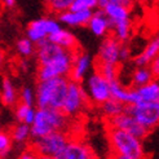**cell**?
Here are the masks:
<instances>
[{
  "label": "cell",
  "mask_w": 159,
  "mask_h": 159,
  "mask_svg": "<svg viewBox=\"0 0 159 159\" xmlns=\"http://www.w3.org/2000/svg\"><path fill=\"white\" fill-rule=\"evenodd\" d=\"M69 87V78H56L39 82L35 91V104L38 109L62 110Z\"/></svg>",
  "instance_id": "6da1fadb"
},
{
  "label": "cell",
  "mask_w": 159,
  "mask_h": 159,
  "mask_svg": "<svg viewBox=\"0 0 159 159\" xmlns=\"http://www.w3.org/2000/svg\"><path fill=\"white\" fill-rule=\"evenodd\" d=\"M67 125V116L61 110L36 109L35 119L30 125L31 137L40 139L53 132H63Z\"/></svg>",
  "instance_id": "7a4b0ae2"
},
{
  "label": "cell",
  "mask_w": 159,
  "mask_h": 159,
  "mask_svg": "<svg viewBox=\"0 0 159 159\" xmlns=\"http://www.w3.org/2000/svg\"><path fill=\"white\" fill-rule=\"evenodd\" d=\"M107 139L113 153L132 159H145V149L141 140L124 131L107 127Z\"/></svg>",
  "instance_id": "3957f363"
},
{
  "label": "cell",
  "mask_w": 159,
  "mask_h": 159,
  "mask_svg": "<svg viewBox=\"0 0 159 159\" xmlns=\"http://www.w3.org/2000/svg\"><path fill=\"white\" fill-rule=\"evenodd\" d=\"M69 140L70 139L65 132H53L44 137L33 140L31 149H34L40 157L58 158L65 150Z\"/></svg>",
  "instance_id": "277c9868"
},
{
  "label": "cell",
  "mask_w": 159,
  "mask_h": 159,
  "mask_svg": "<svg viewBox=\"0 0 159 159\" xmlns=\"http://www.w3.org/2000/svg\"><path fill=\"white\" fill-rule=\"evenodd\" d=\"M124 113H128L150 132L159 124V102H140L127 105Z\"/></svg>",
  "instance_id": "5b68a950"
},
{
  "label": "cell",
  "mask_w": 159,
  "mask_h": 159,
  "mask_svg": "<svg viewBox=\"0 0 159 159\" xmlns=\"http://www.w3.org/2000/svg\"><path fill=\"white\" fill-rule=\"evenodd\" d=\"M88 102H89L88 96H87V92L84 89V87L82 85V83L69 80L66 98H65V102H63V106L61 110L62 113L67 118L75 116L85 109Z\"/></svg>",
  "instance_id": "8992f818"
},
{
  "label": "cell",
  "mask_w": 159,
  "mask_h": 159,
  "mask_svg": "<svg viewBox=\"0 0 159 159\" xmlns=\"http://www.w3.org/2000/svg\"><path fill=\"white\" fill-rule=\"evenodd\" d=\"M61 30L60 23L53 18H39L29 23L27 26V39L34 44H39L47 40L51 35Z\"/></svg>",
  "instance_id": "52a82bcc"
},
{
  "label": "cell",
  "mask_w": 159,
  "mask_h": 159,
  "mask_svg": "<svg viewBox=\"0 0 159 159\" xmlns=\"http://www.w3.org/2000/svg\"><path fill=\"white\" fill-rule=\"evenodd\" d=\"M85 92L87 96H88V100L97 105H102L104 102L111 98L110 83L101 74H98L97 71L92 73L91 76L88 78Z\"/></svg>",
  "instance_id": "ba28073f"
},
{
  "label": "cell",
  "mask_w": 159,
  "mask_h": 159,
  "mask_svg": "<svg viewBox=\"0 0 159 159\" xmlns=\"http://www.w3.org/2000/svg\"><path fill=\"white\" fill-rule=\"evenodd\" d=\"M129 2H122V0H100L98 2V9L105 13L111 26L129 20Z\"/></svg>",
  "instance_id": "9c48e42d"
},
{
  "label": "cell",
  "mask_w": 159,
  "mask_h": 159,
  "mask_svg": "<svg viewBox=\"0 0 159 159\" xmlns=\"http://www.w3.org/2000/svg\"><path fill=\"white\" fill-rule=\"evenodd\" d=\"M107 123H109V127H111V128L124 131L139 140L145 139L149 134V131L145 127H142L136 119L132 115H129L128 113H122L120 115H118L115 118L107 119Z\"/></svg>",
  "instance_id": "30bf717a"
},
{
  "label": "cell",
  "mask_w": 159,
  "mask_h": 159,
  "mask_svg": "<svg viewBox=\"0 0 159 159\" xmlns=\"http://www.w3.org/2000/svg\"><path fill=\"white\" fill-rule=\"evenodd\" d=\"M120 47H122V43L119 40H116L113 35L106 36L104 39V42H102L101 45H100L98 56H97L96 62L110 63V65H118Z\"/></svg>",
  "instance_id": "8fae6325"
},
{
  "label": "cell",
  "mask_w": 159,
  "mask_h": 159,
  "mask_svg": "<svg viewBox=\"0 0 159 159\" xmlns=\"http://www.w3.org/2000/svg\"><path fill=\"white\" fill-rule=\"evenodd\" d=\"M66 52V49L61 48L57 44L52 43L51 40H43L39 44H36V58L39 62V66H45L48 63L58 60L61 56H63Z\"/></svg>",
  "instance_id": "7c38bea8"
},
{
  "label": "cell",
  "mask_w": 159,
  "mask_h": 159,
  "mask_svg": "<svg viewBox=\"0 0 159 159\" xmlns=\"http://www.w3.org/2000/svg\"><path fill=\"white\" fill-rule=\"evenodd\" d=\"M57 159H97L93 150L80 140H69L65 150Z\"/></svg>",
  "instance_id": "4fadbf2b"
},
{
  "label": "cell",
  "mask_w": 159,
  "mask_h": 159,
  "mask_svg": "<svg viewBox=\"0 0 159 159\" xmlns=\"http://www.w3.org/2000/svg\"><path fill=\"white\" fill-rule=\"evenodd\" d=\"M91 65H92L91 56L79 49L74 56V62H73V67H71V73L69 75V80L80 83L84 79L87 71L89 70Z\"/></svg>",
  "instance_id": "5bb4252c"
},
{
  "label": "cell",
  "mask_w": 159,
  "mask_h": 159,
  "mask_svg": "<svg viewBox=\"0 0 159 159\" xmlns=\"http://www.w3.org/2000/svg\"><path fill=\"white\" fill-rule=\"evenodd\" d=\"M88 26L96 36H106L109 31H111V23L101 9L93 11V14L88 22Z\"/></svg>",
  "instance_id": "9a60e30c"
},
{
  "label": "cell",
  "mask_w": 159,
  "mask_h": 159,
  "mask_svg": "<svg viewBox=\"0 0 159 159\" xmlns=\"http://www.w3.org/2000/svg\"><path fill=\"white\" fill-rule=\"evenodd\" d=\"M48 40H51L52 43L57 44L61 48L66 49L69 52H78L79 49V44H78V40L73 33H70L69 30H65V29H61L60 31H57L56 34L51 35L48 38Z\"/></svg>",
  "instance_id": "2e32d148"
},
{
  "label": "cell",
  "mask_w": 159,
  "mask_h": 159,
  "mask_svg": "<svg viewBox=\"0 0 159 159\" xmlns=\"http://www.w3.org/2000/svg\"><path fill=\"white\" fill-rule=\"evenodd\" d=\"M92 14L93 11H84V12L67 11L58 14V21L69 26H83V25H88Z\"/></svg>",
  "instance_id": "e0dca14e"
},
{
  "label": "cell",
  "mask_w": 159,
  "mask_h": 159,
  "mask_svg": "<svg viewBox=\"0 0 159 159\" xmlns=\"http://www.w3.org/2000/svg\"><path fill=\"white\" fill-rule=\"evenodd\" d=\"M2 92H0V100L5 106L9 107H16L17 104L20 102L18 93L16 91V87L13 85L12 80H9L8 78H3L2 80Z\"/></svg>",
  "instance_id": "ac0fdd59"
},
{
  "label": "cell",
  "mask_w": 159,
  "mask_h": 159,
  "mask_svg": "<svg viewBox=\"0 0 159 159\" xmlns=\"http://www.w3.org/2000/svg\"><path fill=\"white\" fill-rule=\"evenodd\" d=\"M158 54H159V36L154 38L153 40L145 47V49L134 58V63H136L139 67H146Z\"/></svg>",
  "instance_id": "d6986e66"
},
{
  "label": "cell",
  "mask_w": 159,
  "mask_h": 159,
  "mask_svg": "<svg viewBox=\"0 0 159 159\" xmlns=\"http://www.w3.org/2000/svg\"><path fill=\"white\" fill-rule=\"evenodd\" d=\"M136 89V88H134ZM140 102H159V83L150 82L146 85H142L136 89Z\"/></svg>",
  "instance_id": "ffe728a7"
},
{
  "label": "cell",
  "mask_w": 159,
  "mask_h": 159,
  "mask_svg": "<svg viewBox=\"0 0 159 159\" xmlns=\"http://www.w3.org/2000/svg\"><path fill=\"white\" fill-rule=\"evenodd\" d=\"M14 113H16V118H17L18 123H23V124H27L31 125L35 119V113H36V109H34L33 106H27V105H23V104H17L14 109Z\"/></svg>",
  "instance_id": "44dd1931"
},
{
  "label": "cell",
  "mask_w": 159,
  "mask_h": 159,
  "mask_svg": "<svg viewBox=\"0 0 159 159\" xmlns=\"http://www.w3.org/2000/svg\"><path fill=\"white\" fill-rule=\"evenodd\" d=\"M11 136H12V141L16 142V144H23L31 137L30 125L23 123L16 124L11 129Z\"/></svg>",
  "instance_id": "7402d4cb"
},
{
  "label": "cell",
  "mask_w": 159,
  "mask_h": 159,
  "mask_svg": "<svg viewBox=\"0 0 159 159\" xmlns=\"http://www.w3.org/2000/svg\"><path fill=\"white\" fill-rule=\"evenodd\" d=\"M124 109H125V106L123 104H120V102H118L116 100H114V98H110L101 105L102 113L105 114V116L107 119H111V118H115L118 115H120L122 113H124Z\"/></svg>",
  "instance_id": "603a6c76"
},
{
  "label": "cell",
  "mask_w": 159,
  "mask_h": 159,
  "mask_svg": "<svg viewBox=\"0 0 159 159\" xmlns=\"http://www.w3.org/2000/svg\"><path fill=\"white\" fill-rule=\"evenodd\" d=\"M153 82V75L150 73L149 67H137L132 74V84L136 87V89L148 83Z\"/></svg>",
  "instance_id": "cb8c5ba5"
},
{
  "label": "cell",
  "mask_w": 159,
  "mask_h": 159,
  "mask_svg": "<svg viewBox=\"0 0 159 159\" xmlns=\"http://www.w3.org/2000/svg\"><path fill=\"white\" fill-rule=\"evenodd\" d=\"M111 31H113V36L119 42H125L131 35V21H123L115 23L111 26Z\"/></svg>",
  "instance_id": "d4e9b609"
},
{
  "label": "cell",
  "mask_w": 159,
  "mask_h": 159,
  "mask_svg": "<svg viewBox=\"0 0 159 159\" xmlns=\"http://www.w3.org/2000/svg\"><path fill=\"white\" fill-rule=\"evenodd\" d=\"M96 71L104 76L109 83L114 82V80H118V65H110V63L96 62Z\"/></svg>",
  "instance_id": "484cf974"
},
{
  "label": "cell",
  "mask_w": 159,
  "mask_h": 159,
  "mask_svg": "<svg viewBox=\"0 0 159 159\" xmlns=\"http://www.w3.org/2000/svg\"><path fill=\"white\" fill-rule=\"evenodd\" d=\"M12 136L11 131L0 129V159H5L12 150Z\"/></svg>",
  "instance_id": "4316f807"
},
{
  "label": "cell",
  "mask_w": 159,
  "mask_h": 159,
  "mask_svg": "<svg viewBox=\"0 0 159 159\" xmlns=\"http://www.w3.org/2000/svg\"><path fill=\"white\" fill-rule=\"evenodd\" d=\"M98 8V0H73L70 11L71 12H84L93 11Z\"/></svg>",
  "instance_id": "83f0119b"
},
{
  "label": "cell",
  "mask_w": 159,
  "mask_h": 159,
  "mask_svg": "<svg viewBox=\"0 0 159 159\" xmlns=\"http://www.w3.org/2000/svg\"><path fill=\"white\" fill-rule=\"evenodd\" d=\"M71 2H73V0H51V2L47 3V7H48L49 11L60 14V13L70 11Z\"/></svg>",
  "instance_id": "f1b7e54d"
},
{
  "label": "cell",
  "mask_w": 159,
  "mask_h": 159,
  "mask_svg": "<svg viewBox=\"0 0 159 159\" xmlns=\"http://www.w3.org/2000/svg\"><path fill=\"white\" fill-rule=\"evenodd\" d=\"M17 51L23 57H29V56H31L33 52L35 51L34 43L30 42L27 38H22L17 42Z\"/></svg>",
  "instance_id": "f546056e"
},
{
  "label": "cell",
  "mask_w": 159,
  "mask_h": 159,
  "mask_svg": "<svg viewBox=\"0 0 159 159\" xmlns=\"http://www.w3.org/2000/svg\"><path fill=\"white\" fill-rule=\"evenodd\" d=\"M18 97H20V104L27 105V106H33L35 104V93L31 88H29V87H25V88L21 91Z\"/></svg>",
  "instance_id": "4dcf8cb0"
},
{
  "label": "cell",
  "mask_w": 159,
  "mask_h": 159,
  "mask_svg": "<svg viewBox=\"0 0 159 159\" xmlns=\"http://www.w3.org/2000/svg\"><path fill=\"white\" fill-rule=\"evenodd\" d=\"M149 65H150L149 70H150V73H152V75L155 78H159V54L149 63Z\"/></svg>",
  "instance_id": "1f68e13d"
},
{
  "label": "cell",
  "mask_w": 159,
  "mask_h": 159,
  "mask_svg": "<svg viewBox=\"0 0 159 159\" xmlns=\"http://www.w3.org/2000/svg\"><path fill=\"white\" fill-rule=\"evenodd\" d=\"M18 159H40V155H39L34 149L29 148V149H26L25 152L20 155Z\"/></svg>",
  "instance_id": "d6a6232c"
},
{
  "label": "cell",
  "mask_w": 159,
  "mask_h": 159,
  "mask_svg": "<svg viewBox=\"0 0 159 159\" xmlns=\"http://www.w3.org/2000/svg\"><path fill=\"white\" fill-rule=\"evenodd\" d=\"M129 56H131V49H129L127 45H123V44H122L120 52H119V61H125V60H128Z\"/></svg>",
  "instance_id": "836d02e7"
},
{
  "label": "cell",
  "mask_w": 159,
  "mask_h": 159,
  "mask_svg": "<svg viewBox=\"0 0 159 159\" xmlns=\"http://www.w3.org/2000/svg\"><path fill=\"white\" fill-rule=\"evenodd\" d=\"M110 159H132V158L125 157V155H120V154H116V153H111Z\"/></svg>",
  "instance_id": "e575fe53"
},
{
  "label": "cell",
  "mask_w": 159,
  "mask_h": 159,
  "mask_svg": "<svg viewBox=\"0 0 159 159\" xmlns=\"http://www.w3.org/2000/svg\"><path fill=\"white\" fill-rule=\"evenodd\" d=\"M3 4H4V7H7V8H13V7L16 5V2H14V0H5Z\"/></svg>",
  "instance_id": "d590c367"
},
{
  "label": "cell",
  "mask_w": 159,
  "mask_h": 159,
  "mask_svg": "<svg viewBox=\"0 0 159 159\" xmlns=\"http://www.w3.org/2000/svg\"><path fill=\"white\" fill-rule=\"evenodd\" d=\"M3 61H4V53H3L2 49H0V65L3 63Z\"/></svg>",
  "instance_id": "8d00e7d4"
},
{
  "label": "cell",
  "mask_w": 159,
  "mask_h": 159,
  "mask_svg": "<svg viewBox=\"0 0 159 159\" xmlns=\"http://www.w3.org/2000/svg\"><path fill=\"white\" fill-rule=\"evenodd\" d=\"M40 159H57V158H53V157H40Z\"/></svg>",
  "instance_id": "74e56055"
}]
</instances>
